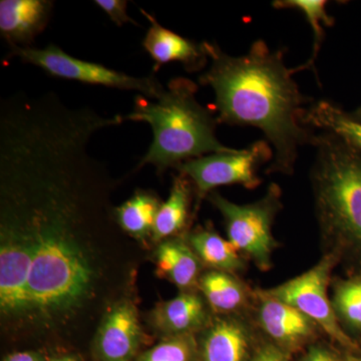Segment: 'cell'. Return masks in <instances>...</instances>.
Returning <instances> with one entry per match:
<instances>
[{"mask_svg": "<svg viewBox=\"0 0 361 361\" xmlns=\"http://www.w3.org/2000/svg\"><path fill=\"white\" fill-rule=\"evenodd\" d=\"M272 159L270 145L260 140L245 149L210 154L185 161L176 169L192 180L197 198L202 200L220 186L240 185L256 189L262 183L259 169L269 165Z\"/></svg>", "mask_w": 361, "mask_h": 361, "instance_id": "obj_8", "label": "cell"}, {"mask_svg": "<svg viewBox=\"0 0 361 361\" xmlns=\"http://www.w3.org/2000/svg\"><path fill=\"white\" fill-rule=\"evenodd\" d=\"M330 298L341 329L361 348V270L334 276Z\"/></svg>", "mask_w": 361, "mask_h": 361, "instance_id": "obj_19", "label": "cell"}, {"mask_svg": "<svg viewBox=\"0 0 361 361\" xmlns=\"http://www.w3.org/2000/svg\"><path fill=\"white\" fill-rule=\"evenodd\" d=\"M142 13L149 20L142 47L160 66L169 63H182L188 71H197L203 68L209 61L204 42L198 44L186 39L168 28L164 27L153 16L142 11Z\"/></svg>", "mask_w": 361, "mask_h": 361, "instance_id": "obj_15", "label": "cell"}, {"mask_svg": "<svg viewBox=\"0 0 361 361\" xmlns=\"http://www.w3.org/2000/svg\"><path fill=\"white\" fill-rule=\"evenodd\" d=\"M348 355L327 337H323L294 357L293 361H345Z\"/></svg>", "mask_w": 361, "mask_h": 361, "instance_id": "obj_24", "label": "cell"}, {"mask_svg": "<svg viewBox=\"0 0 361 361\" xmlns=\"http://www.w3.org/2000/svg\"><path fill=\"white\" fill-rule=\"evenodd\" d=\"M250 316H217L197 334L198 361H252L261 341Z\"/></svg>", "mask_w": 361, "mask_h": 361, "instance_id": "obj_10", "label": "cell"}, {"mask_svg": "<svg viewBox=\"0 0 361 361\" xmlns=\"http://www.w3.org/2000/svg\"><path fill=\"white\" fill-rule=\"evenodd\" d=\"M185 236L205 269L224 271L236 275L248 269L249 261L245 256L213 228L199 227L186 233Z\"/></svg>", "mask_w": 361, "mask_h": 361, "instance_id": "obj_17", "label": "cell"}, {"mask_svg": "<svg viewBox=\"0 0 361 361\" xmlns=\"http://www.w3.org/2000/svg\"><path fill=\"white\" fill-rule=\"evenodd\" d=\"M345 361H361V353L360 355H349L348 353Z\"/></svg>", "mask_w": 361, "mask_h": 361, "instance_id": "obj_29", "label": "cell"}, {"mask_svg": "<svg viewBox=\"0 0 361 361\" xmlns=\"http://www.w3.org/2000/svg\"><path fill=\"white\" fill-rule=\"evenodd\" d=\"M137 361H198V341L195 334L164 337L145 351Z\"/></svg>", "mask_w": 361, "mask_h": 361, "instance_id": "obj_23", "label": "cell"}, {"mask_svg": "<svg viewBox=\"0 0 361 361\" xmlns=\"http://www.w3.org/2000/svg\"><path fill=\"white\" fill-rule=\"evenodd\" d=\"M311 129L334 135L361 153V123L329 99L313 102L306 111Z\"/></svg>", "mask_w": 361, "mask_h": 361, "instance_id": "obj_20", "label": "cell"}, {"mask_svg": "<svg viewBox=\"0 0 361 361\" xmlns=\"http://www.w3.org/2000/svg\"><path fill=\"white\" fill-rule=\"evenodd\" d=\"M198 290L214 315L250 316L255 306L256 288L240 275L206 269L199 280Z\"/></svg>", "mask_w": 361, "mask_h": 361, "instance_id": "obj_13", "label": "cell"}, {"mask_svg": "<svg viewBox=\"0 0 361 361\" xmlns=\"http://www.w3.org/2000/svg\"><path fill=\"white\" fill-rule=\"evenodd\" d=\"M310 170L323 254L361 270V153L334 135L315 134Z\"/></svg>", "mask_w": 361, "mask_h": 361, "instance_id": "obj_3", "label": "cell"}, {"mask_svg": "<svg viewBox=\"0 0 361 361\" xmlns=\"http://www.w3.org/2000/svg\"><path fill=\"white\" fill-rule=\"evenodd\" d=\"M152 325L165 337L200 334L208 326L214 314L199 290L180 291L152 311Z\"/></svg>", "mask_w": 361, "mask_h": 361, "instance_id": "obj_12", "label": "cell"}, {"mask_svg": "<svg viewBox=\"0 0 361 361\" xmlns=\"http://www.w3.org/2000/svg\"><path fill=\"white\" fill-rule=\"evenodd\" d=\"M161 205L159 197L151 192L137 191L115 209L116 223L130 236L142 240L152 237L157 214Z\"/></svg>", "mask_w": 361, "mask_h": 361, "instance_id": "obj_21", "label": "cell"}, {"mask_svg": "<svg viewBox=\"0 0 361 361\" xmlns=\"http://www.w3.org/2000/svg\"><path fill=\"white\" fill-rule=\"evenodd\" d=\"M47 357L42 351H20L8 355L2 361H47Z\"/></svg>", "mask_w": 361, "mask_h": 361, "instance_id": "obj_27", "label": "cell"}, {"mask_svg": "<svg viewBox=\"0 0 361 361\" xmlns=\"http://www.w3.org/2000/svg\"><path fill=\"white\" fill-rule=\"evenodd\" d=\"M208 70L199 84L215 92L218 123L260 130L273 149L267 174L292 175L299 149L311 145L315 130L305 123L304 96L294 80L284 52L273 51L262 39L243 56H230L214 42H204Z\"/></svg>", "mask_w": 361, "mask_h": 361, "instance_id": "obj_2", "label": "cell"}, {"mask_svg": "<svg viewBox=\"0 0 361 361\" xmlns=\"http://www.w3.org/2000/svg\"><path fill=\"white\" fill-rule=\"evenodd\" d=\"M47 361H80L78 355H59L58 357L51 358Z\"/></svg>", "mask_w": 361, "mask_h": 361, "instance_id": "obj_28", "label": "cell"}, {"mask_svg": "<svg viewBox=\"0 0 361 361\" xmlns=\"http://www.w3.org/2000/svg\"><path fill=\"white\" fill-rule=\"evenodd\" d=\"M198 85L186 78L171 80L156 99L135 97L125 121L149 123L153 142L139 167L154 166L159 173L205 155L235 151L216 135L218 121L197 99Z\"/></svg>", "mask_w": 361, "mask_h": 361, "instance_id": "obj_4", "label": "cell"}, {"mask_svg": "<svg viewBox=\"0 0 361 361\" xmlns=\"http://www.w3.org/2000/svg\"><path fill=\"white\" fill-rule=\"evenodd\" d=\"M139 313L128 299L118 301L104 313L94 339L99 361H132L141 345Z\"/></svg>", "mask_w": 361, "mask_h": 361, "instance_id": "obj_11", "label": "cell"}, {"mask_svg": "<svg viewBox=\"0 0 361 361\" xmlns=\"http://www.w3.org/2000/svg\"><path fill=\"white\" fill-rule=\"evenodd\" d=\"M293 356L284 353L262 336L252 361H293Z\"/></svg>", "mask_w": 361, "mask_h": 361, "instance_id": "obj_26", "label": "cell"}, {"mask_svg": "<svg viewBox=\"0 0 361 361\" xmlns=\"http://www.w3.org/2000/svg\"><path fill=\"white\" fill-rule=\"evenodd\" d=\"M155 264L158 276L174 284L180 291L198 290L199 280L206 270L185 234L158 244Z\"/></svg>", "mask_w": 361, "mask_h": 361, "instance_id": "obj_16", "label": "cell"}, {"mask_svg": "<svg viewBox=\"0 0 361 361\" xmlns=\"http://www.w3.org/2000/svg\"><path fill=\"white\" fill-rule=\"evenodd\" d=\"M51 0H1L0 33L11 47H30L51 20Z\"/></svg>", "mask_w": 361, "mask_h": 361, "instance_id": "obj_14", "label": "cell"}, {"mask_svg": "<svg viewBox=\"0 0 361 361\" xmlns=\"http://www.w3.org/2000/svg\"><path fill=\"white\" fill-rule=\"evenodd\" d=\"M8 56L37 66L51 77L111 89L134 90L149 99H156L165 90L155 75L134 77L127 75L99 63L73 58L54 44H49L44 49L11 47Z\"/></svg>", "mask_w": 361, "mask_h": 361, "instance_id": "obj_7", "label": "cell"}, {"mask_svg": "<svg viewBox=\"0 0 361 361\" xmlns=\"http://www.w3.org/2000/svg\"><path fill=\"white\" fill-rule=\"evenodd\" d=\"M94 4L102 9L116 25L127 23L139 25L127 13L128 1L123 0H94Z\"/></svg>", "mask_w": 361, "mask_h": 361, "instance_id": "obj_25", "label": "cell"}, {"mask_svg": "<svg viewBox=\"0 0 361 361\" xmlns=\"http://www.w3.org/2000/svg\"><path fill=\"white\" fill-rule=\"evenodd\" d=\"M208 198L222 215L227 239L233 245L259 270L272 269L273 255L279 247L273 225L283 207L279 185L273 183L264 196L249 204L234 203L214 191Z\"/></svg>", "mask_w": 361, "mask_h": 361, "instance_id": "obj_5", "label": "cell"}, {"mask_svg": "<svg viewBox=\"0 0 361 361\" xmlns=\"http://www.w3.org/2000/svg\"><path fill=\"white\" fill-rule=\"evenodd\" d=\"M327 4L325 0H276L273 1L272 6L276 9H296L305 16L313 32V49L311 58L304 65L293 68L294 73L305 70L312 71L318 78L315 61L322 49L324 39V26H334V18L327 13Z\"/></svg>", "mask_w": 361, "mask_h": 361, "instance_id": "obj_22", "label": "cell"}, {"mask_svg": "<svg viewBox=\"0 0 361 361\" xmlns=\"http://www.w3.org/2000/svg\"><path fill=\"white\" fill-rule=\"evenodd\" d=\"M339 265L336 257L322 254L310 269L270 288H259L265 295L288 304L308 316L325 336L349 355H360L361 348L343 331L337 322L330 298L334 271Z\"/></svg>", "mask_w": 361, "mask_h": 361, "instance_id": "obj_6", "label": "cell"}, {"mask_svg": "<svg viewBox=\"0 0 361 361\" xmlns=\"http://www.w3.org/2000/svg\"><path fill=\"white\" fill-rule=\"evenodd\" d=\"M350 115L353 116L356 121L361 123V106L358 108L357 110L353 111V113H350Z\"/></svg>", "mask_w": 361, "mask_h": 361, "instance_id": "obj_30", "label": "cell"}, {"mask_svg": "<svg viewBox=\"0 0 361 361\" xmlns=\"http://www.w3.org/2000/svg\"><path fill=\"white\" fill-rule=\"evenodd\" d=\"M97 130L65 115L33 116L0 134V210L32 241L25 322H65L94 294L97 272L87 248L109 219L110 175L90 154Z\"/></svg>", "mask_w": 361, "mask_h": 361, "instance_id": "obj_1", "label": "cell"}, {"mask_svg": "<svg viewBox=\"0 0 361 361\" xmlns=\"http://www.w3.org/2000/svg\"><path fill=\"white\" fill-rule=\"evenodd\" d=\"M257 299L251 318L261 336L296 357L325 336L317 323L296 308L265 295L256 288Z\"/></svg>", "mask_w": 361, "mask_h": 361, "instance_id": "obj_9", "label": "cell"}, {"mask_svg": "<svg viewBox=\"0 0 361 361\" xmlns=\"http://www.w3.org/2000/svg\"><path fill=\"white\" fill-rule=\"evenodd\" d=\"M193 183L186 175L179 173L175 178L167 200L161 203L157 214L152 240L156 243L186 234L189 222Z\"/></svg>", "mask_w": 361, "mask_h": 361, "instance_id": "obj_18", "label": "cell"}]
</instances>
